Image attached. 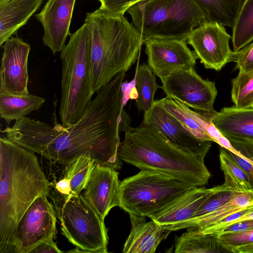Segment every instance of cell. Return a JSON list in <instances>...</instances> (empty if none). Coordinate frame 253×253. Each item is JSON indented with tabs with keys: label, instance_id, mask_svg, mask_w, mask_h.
Segmentation results:
<instances>
[{
	"label": "cell",
	"instance_id": "obj_1",
	"mask_svg": "<svg viewBox=\"0 0 253 253\" xmlns=\"http://www.w3.org/2000/svg\"><path fill=\"white\" fill-rule=\"evenodd\" d=\"M125 73L118 74L97 91L82 117L71 126H51L24 117L3 132L14 143L65 167L87 154L96 165L119 170L122 166L118 154L119 133L131 122L123 105Z\"/></svg>",
	"mask_w": 253,
	"mask_h": 253
},
{
	"label": "cell",
	"instance_id": "obj_2",
	"mask_svg": "<svg viewBox=\"0 0 253 253\" xmlns=\"http://www.w3.org/2000/svg\"><path fill=\"white\" fill-rule=\"evenodd\" d=\"M0 155V253H11L17 223L50 184L34 152L1 137Z\"/></svg>",
	"mask_w": 253,
	"mask_h": 253
},
{
	"label": "cell",
	"instance_id": "obj_3",
	"mask_svg": "<svg viewBox=\"0 0 253 253\" xmlns=\"http://www.w3.org/2000/svg\"><path fill=\"white\" fill-rule=\"evenodd\" d=\"M118 154L122 161L140 170L160 172L192 187L206 185L211 176L205 164V157L180 149L143 122L125 132Z\"/></svg>",
	"mask_w": 253,
	"mask_h": 253
},
{
	"label": "cell",
	"instance_id": "obj_4",
	"mask_svg": "<svg viewBox=\"0 0 253 253\" xmlns=\"http://www.w3.org/2000/svg\"><path fill=\"white\" fill-rule=\"evenodd\" d=\"M92 34V89L96 92L117 75L129 70L143 43L140 34L124 15L100 8L86 13Z\"/></svg>",
	"mask_w": 253,
	"mask_h": 253
},
{
	"label": "cell",
	"instance_id": "obj_5",
	"mask_svg": "<svg viewBox=\"0 0 253 253\" xmlns=\"http://www.w3.org/2000/svg\"><path fill=\"white\" fill-rule=\"evenodd\" d=\"M92 34L84 23L70 34L67 44L60 53L62 64L61 95L59 117L68 126L83 115L94 93L92 89L91 49Z\"/></svg>",
	"mask_w": 253,
	"mask_h": 253
},
{
	"label": "cell",
	"instance_id": "obj_6",
	"mask_svg": "<svg viewBox=\"0 0 253 253\" xmlns=\"http://www.w3.org/2000/svg\"><path fill=\"white\" fill-rule=\"evenodd\" d=\"M126 12L143 44L154 39L187 41L196 27L209 21L196 0H143Z\"/></svg>",
	"mask_w": 253,
	"mask_h": 253
},
{
	"label": "cell",
	"instance_id": "obj_7",
	"mask_svg": "<svg viewBox=\"0 0 253 253\" xmlns=\"http://www.w3.org/2000/svg\"><path fill=\"white\" fill-rule=\"evenodd\" d=\"M52 200L62 234L76 247L74 253H108L107 229L82 194L66 196L52 192Z\"/></svg>",
	"mask_w": 253,
	"mask_h": 253
},
{
	"label": "cell",
	"instance_id": "obj_8",
	"mask_svg": "<svg viewBox=\"0 0 253 253\" xmlns=\"http://www.w3.org/2000/svg\"><path fill=\"white\" fill-rule=\"evenodd\" d=\"M192 187L169 175L141 169L121 182L119 207L128 213L149 217Z\"/></svg>",
	"mask_w": 253,
	"mask_h": 253
},
{
	"label": "cell",
	"instance_id": "obj_9",
	"mask_svg": "<svg viewBox=\"0 0 253 253\" xmlns=\"http://www.w3.org/2000/svg\"><path fill=\"white\" fill-rule=\"evenodd\" d=\"M167 96L173 97L211 122L217 90L214 82L204 80L194 68L174 71L161 80Z\"/></svg>",
	"mask_w": 253,
	"mask_h": 253
},
{
	"label": "cell",
	"instance_id": "obj_10",
	"mask_svg": "<svg viewBox=\"0 0 253 253\" xmlns=\"http://www.w3.org/2000/svg\"><path fill=\"white\" fill-rule=\"evenodd\" d=\"M47 197H37L17 223L13 235V253H29L39 244L56 236L57 216Z\"/></svg>",
	"mask_w": 253,
	"mask_h": 253
},
{
	"label": "cell",
	"instance_id": "obj_11",
	"mask_svg": "<svg viewBox=\"0 0 253 253\" xmlns=\"http://www.w3.org/2000/svg\"><path fill=\"white\" fill-rule=\"evenodd\" d=\"M230 39L224 26L207 21L192 31L187 43L192 46L197 58L206 69L218 71L233 61L234 51L229 44Z\"/></svg>",
	"mask_w": 253,
	"mask_h": 253
},
{
	"label": "cell",
	"instance_id": "obj_12",
	"mask_svg": "<svg viewBox=\"0 0 253 253\" xmlns=\"http://www.w3.org/2000/svg\"><path fill=\"white\" fill-rule=\"evenodd\" d=\"M144 43L148 65L161 80L174 71L195 68L197 58L186 41L154 39Z\"/></svg>",
	"mask_w": 253,
	"mask_h": 253
},
{
	"label": "cell",
	"instance_id": "obj_13",
	"mask_svg": "<svg viewBox=\"0 0 253 253\" xmlns=\"http://www.w3.org/2000/svg\"><path fill=\"white\" fill-rule=\"evenodd\" d=\"M3 49L0 69V93L13 95L29 94L28 60L30 45L11 37L1 46Z\"/></svg>",
	"mask_w": 253,
	"mask_h": 253
},
{
	"label": "cell",
	"instance_id": "obj_14",
	"mask_svg": "<svg viewBox=\"0 0 253 253\" xmlns=\"http://www.w3.org/2000/svg\"><path fill=\"white\" fill-rule=\"evenodd\" d=\"M142 122L158 129L171 143L187 152L206 157L211 147L212 141L197 137L164 109L158 100L144 112Z\"/></svg>",
	"mask_w": 253,
	"mask_h": 253
},
{
	"label": "cell",
	"instance_id": "obj_15",
	"mask_svg": "<svg viewBox=\"0 0 253 253\" xmlns=\"http://www.w3.org/2000/svg\"><path fill=\"white\" fill-rule=\"evenodd\" d=\"M229 190H235L225 182L211 188L203 186L192 187L149 218L170 231L187 228L195 212L210 196L217 192Z\"/></svg>",
	"mask_w": 253,
	"mask_h": 253
},
{
	"label": "cell",
	"instance_id": "obj_16",
	"mask_svg": "<svg viewBox=\"0 0 253 253\" xmlns=\"http://www.w3.org/2000/svg\"><path fill=\"white\" fill-rule=\"evenodd\" d=\"M211 122L236 152L253 163V109L224 107Z\"/></svg>",
	"mask_w": 253,
	"mask_h": 253
},
{
	"label": "cell",
	"instance_id": "obj_17",
	"mask_svg": "<svg viewBox=\"0 0 253 253\" xmlns=\"http://www.w3.org/2000/svg\"><path fill=\"white\" fill-rule=\"evenodd\" d=\"M121 182L117 170L95 164L82 196L100 218L119 206Z\"/></svg>",
	"mask_w": 253,
	"mask_h": 253
},
{
	"label": "cell",
	"instance_id": "obj_18",
	"mask_svg": "<svg viewBox=\"0 0 253 253\" xmlns=\"http://www.w3.org/2000/svg\"><path fill=\"white\" fill-rule=\"evenodd\" d=\"M76 0H47L41 11L35 15L43 29V43L53 54L65 45Z\"/></svg>",
	"mask_w": 253,
	"mask_h": 253
},
{
	"label": "cell",
	"instance_id": "obj_19",
	"mask_svg": "<svg viewBox=\"0 0 253 253\" xmlns=\"http://www.w3.org/2000/svg\"><path fill=\"white\" fill-rule=\"evenodd\" d=\"M131 224L129 235L124 244L123 253H155L158 246L170 231L146 216L129 213Z\"/></svg>",
	"mask_w": 253,
	"mask_h": 253
},
{
	"label": "cell",
	"instance_id": "obj_20",
	"mask_svg": "<svg viewBox=\"0 0 253 253\" xmlns=\"http://www.w3.org/2000/svg\"><path fill=\"white\" fill-rule=\"evenodd\" d=\"M43 0H0V45L15 34L40 7Z\"/></svg>",
	"mask_w": 253,
	"mask_h": 253
},
{
	"label": "cell",
	"instance_id": "obj_21",
	"mask_svg": "<svg viewBox=\"0 0 253 253\" xmlns=\"http://www.w3.org/2000/svg\"><path fill=\"white\" fill-rule=\"evenodd\" d=\"M158 101L164 109L182 123L197 137L203 140L212 141L208 133L212 122L173 97L166 96Z\"/></svg>",
	"mask_w": 253,
	"mask_h": 253
},
{
	"label": "cell",
	"instance_id": "obj_22",
	"mask_svg": "<svg viewBox=\"0 0 253 253\" xmlns=\"http://www.w3.org/2000/svg\"><path fill=\"white\" fill-rule=\"evenodd\" d=\"M253 205V191L239 192L214 211L192 220L187 229L197 232L211 227L229 215Z\"/></svg>",
	"mask_w": 253,
	"mask_h": 253
},
{
	"label": "cell",
	"instance_id": "obj_23",
	"mask_svg": "<svg viewBox=\"0 0 253 253\" xmlns=\"http://www.w3.org/2000/svg\"><path fill=\"white\" fill-rule=\"evenodd\" d=\"M45 99L32 94L13 95L0 93V116L6 122L17 120L38 111Z\"/></svg>",
	"mask_w": 253,
	"mask_h": 253
},
{
	"label": "cell",
	"instance_id": "obj_24",
	"mask_svg": "<svg viewBox=\"0 0 253 253\" xmlns=\"http://www.w3.org/2000/svg\"><path fill=\"white\" fill-rule=\"evenodd\" d=\"M206 14L209 21L232 28L242 0H196Z\"/></svg>",
	"mask_w": 253,
	"mask_h": 253
},
{
	"label": "cell",
	"instance_id": "obj_25",
	"mask_svg": "<svg viewBox=\"0 0 253 253\" xmlns=\"http://www.w3.org/2000/svg\"><path fill=\"white\" fill-rule=\"evenodd\" d=\"M216 235L196 234L187 229L175 240V253H213L221 252ZM222 248V247H221Z\"/></svg>",
	"mask_w": 253,
	"mask_h": 253
},
{
	"label": "cell",
	"instance_id": "obj_26",
	"mask_svg": "<svg viewBox=\"0 0 253 253\" xmlns=\"http://www.w3.org/2000/svg\"><path fill=\"white\" fill-rule=\"evenodd\" d=\"M232 29L234 52L240 50L253 41V0L243 1Z\"/></svg>",
	"mask_w": 253,
	"mask_h": 253
},
{
	"label": "cell",
	"instance_id": "obj_27",
	"mask_svg": "<svg viewBox=\"0 0 253 253\" xmlns=\"http://www.w3.org/2000/svg\"><path fill=\"white\" fill-rule=\"evenodd\" d=\"M137 92L136 106L139 112L146 111L152 105L154 95L158 88H161L155 75L146 63L141 64L137 71L135 78Z\"/></svg>",
	"mask_w": 253,
	"mask_h": 253
},
{
	"label": "cell",
	"instance_id": "obj_28",
	"mask_svg": "<svg viewBox=\"0 0 253 253\" xmlns=\"http://www.w3.org/2000/svg\"><path fill=\"white\" fill-rule=\"evenodd\" d=\"M96 163L92 157L82 155L65 166L64 177L70 183L71 196H78L84 190Z\"/></svg>",
	"mask_w": 253,
	"mask_h": 253
},
{
	"label": "cell",
	"instance_id": "obj_29",
	"mask_svg": "<svg viewBox=\"0 0 253 253\" xmlns=\"http://www.w3.org/2000/svg\"><path fill=\"white\" fill-rule=\"evenodd\" d=\"M220 169L223 172L224 182L236 191L246 192L253 191L249 176L228 154L226 149H219Z\"/></svg>",
	"mask_w": 253,
	"mask_h": 253
},
{
	"label": "cell",
	"instance_id": "obj_30",
	"mask_svg": "<svg viewBox=\"0 0 253 253\" xmlns=\"http://www.w3.org/2000/svg\"><path fill=\"white\" fill-rule=\"evenodd\" d=\"M231 99L238 108L253 109V70L239 72L231 81Z\"/></svg>",
	"mask_w": 253,
	"mask_h": 253
},
{
	"label": "cell",
	"instance_id": "obj_31",
	"mask_svg": "<svg viewBox=\"0 0 253 253\" xmlns=\"http://www.w3.org/2000/svg\"><path fill=\"white\" fill-rule=\"evenodd\" d=\"M239 192H242L229 190L217 192L212 194L198 209L193 217L189 221L187 228L189 226V222L192 220L211 212L219 208Z\"/></svg>",
	"mask_w": 253,
	"mask_h": 253
},
{
	"label": "cell",
	"instance_id": "obj_32",
	"mask_svg": "<svg viewBox=\"0 0 253 253\" xmlns=\"http://www.w3.org/2000/svg\"><path fill=\"white\" fill-rule=\"evenodd\" d=\"M216 237L220 246L230 252L234 248L253 243V229L220 233L216 235Z\"/></svg>",
	"mask_w": 253,
	"mask_h": 253
},
{
	"label": "cell",
	"instance_id": "obj_33",
	"mask_svg": "<svg viewBox=\"0 0 253 253\" xmlns=\"http://www.w3.org/2000/svg\"><path fill=\"white\" fill-rule=\"evenodd\" d=\"M233 61L239 72L247 73L253 70V42L240 50L234 52Z\"/></svg>",
	"mask_w": 253,
	"mask_h": 253
},
{
	"label": "cell",
	"instance_id": "obj_34",
	"mask_svg": "<svg viewBox=\"0 0 253 253\" xmlns=\"http://www.w3.org/2000/svg\"><path fill=\"white\" fill-rule=\"evenodd\" d=\"M100 2V8L116 13L124 15L127 10L143 0H98Z\"/></svg>",
	"mask_w": 253,
	"mask_h": 253
},
{
	"label": "cell",
	"instance_id": "obj_35",
	"mask_svg": "<svg viewBox=\"0 0 253 253\" xmlns=\"http://www.w3.org/2000/svg\"><path fill=\"white\" fill-rule=\"evenodd\" d=\"M30 253H62L53 240L42 242L35 247Z\"/></svg>",
	"mask_w": 253,
	"mask_h": 253
},
{
	"label": "cell",
	"instance_id": "obj_36",
	"mask_svg": "<svg viewBox=\"0 0 253 253\" xmlns=\"http://www.w3.org/2000/svg\"><path fill=\"white\" fill-rule=\"evenodd\" d=\"M251 229H253V220L235 223L220 230L216 235L220 233L240 232Z\"/></svg>",
	"mask_w": 253,
	"mask_h": 253
},
{
	"label": "cell",
	"instance_id": "obj_37",
	"mask_svg": "<svg viewBox=\"0 0 253 253\" xmlns=\"http://www.w3.org/2000/svg\"><path fill=\"white\" fill-rule=\"evenodd\" d=\"M226 149L228 154L231 158H232L249 176L253 186V164L232 153L229 150Z\"/></svg>",
	"mask_w": 253,
	"mask_h": 253
},
{
	"label": "cell",
	"instance_id": "obj_38",
	"mask_svg": "<svg viewBox=\"0 0 253 253\" xmlns=\"http://www.w3.org/2000/svg\"><path fill=\"white\" fill-rule=\"evenodd\" d=\"M55 190L62 195H70L71 191L69 180L65 177L59 180L55 184Z\"/></svg>",
	"mask_w": 253,
	"mask_h": 253
},
{
	"label": "cell",
	"instance_id": "obj_39",
	"mask_svg": "<svg viewBox=\"0 0 253 253\" xmlns=\"http://www.w3.org/2000/svg\"><path fill=\"white\" fill-rule=\"evenodd\" d=\"M230 252L235 253H253V243L234 248Z\"/></svg>",
	"mask_w": 253,
	"mask_h": 253
}]
</instances>
